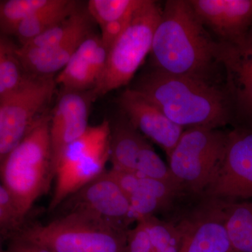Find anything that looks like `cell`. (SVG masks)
I'll return each instance as SVG.
<instances>
[{"mask_svg":"<svg viewBox=\"0 0 252 252\" xmlns=\"http://www.w3.org/2000/svg\"><path fill=\"white\" fill-rule=\"evenodd\" d=\"M142 0H91L88 3L89 14L101 28L130 17Z\"/></svg>","mask_w":252,"mask_h":252,"instance_id":"25","label":"cell"},{"mask_svg":"<svg viewBox=\"0 0 252 252\" xmlns=\"http://www.w3.org/2000/svg\"><path fill=\"white\" fill-rule=\"evenodd\" d=\"M111 132L112 126L104 120L89 126L84 135L64 149L56 166L50 212L105 172L106 164L110 160Z\"/></svg>","mask_w":252,"mask_h":252,"instance_id":"6","label":"cell"},{"mask_svg":"<svg viewBox=\"0 0 252 252\" xmlns=\"http://www.w3.org/2000/svg\"><path fill=\"white\" fill-rule=\"evenodd\" d=\"M94 99L93 91L63 90L58 99L50 121L54 177L58 162L64 149L89 128L91 104Z\"/></svg>","mask_w":252,"mask_h":252,"instance_id":"12","label":"cell"},{"mask_svg":"<svg viewBox=\"0 0 252 252\" xmlns=\"http://www.w3.org/2000/svg\"><path fill=\"white\" fill-rule=\"evenodd\" d=\"M228 132L208 127L184 130L168 157L169 168L180 187L205 191L224 155Z\"/></svg>","mask_w":252,"mask_h":252,"instance_id":"7","label":"cell"},{"mask_svg":"<svg viewBox=\"0 0 252 252\" xmlns=\"http://www.w3.org/2000/svg\"><path fill=\"white\" fill-rule=\"evenodd\" d=\"M150 237L154 252H179L182 235L177 225L154 216L142 220Z\"/></svg>","mask_w":252,"mask_h":252,"instance_id":"26","label":"cell"},{"mask_svg":"<svg viewBox=\"0 0 252 252\" xmlns=\"http://www.w3.org/2000/svg\"><path fill=\"white\" fill-rule=\"evenodd\" d=\"M91 18L89 11L78 9L69 17L36 36L24 46L26 47L45 48L57 45L71 39L81 32L91 30Z\"/></svg>","mask_w":252,"mask_h":252,"instance_id":"23","label":"cell"},{"mask_svg":"<svg viewBox=\"0 0 252 252\" xmlns=\"http://www.w3.org/2000/svg\"><path fill=\"white\" fill-rule=\"evenodd\" d=\"M118 104L131 125L161 147L167 157H170L185 128L130 88L121 94Z\"/></svg>","mask_w":252,"mask_h":252,"instance_id":"13","label":"cell"},{"mask_svg":"<svg viewBox=\"0 0 252 252\" xmlns=\"http://www.w3.org/2000/svg\"><path fill=\"white\" fill-rule=\"evenodd\" d=\"M6 250L10 252H51L35 244L20 240H10Z\"/></svg>","mask_w":252,"mask_h":252,"instance_id":"30","label":"cell"},{"mask_svg":"<svg viewBox=\"0 0 252 252\" xmlns=\"http://www.w3.org/2000/svg\"><path fill=\"white\" fill-rule=\"evenodd\" d=\"M223 206L225 228L233 251L252 252V202Z\"/></svg>","mask_w":252,"mask_h":252,"instance_id":"21","label":"cell"},{"mask_svg":"<svg viewBox=\"0 0 252 252\" xmlns=\"http://www.w3.org/2000/svg\"><path fill=\"white\" fill-rule=\"evenodd\" d=\"M61 205L63 215L75 214L119 231L127 232L128 225L135 221L128 199L108 172L68 197Z\"/></svg>","mask_w":252,"mask_h":252,"instance_id":"9","label":"cell"},{"mask_svg":"<svg viewBox=\"0 0 252 252\" xmlns=\"http://www.w3.org/2000/svg\"><path fill=\"white\" fill-rule=\"evenodd\" d=\"M205 193L215 200L252 198V130L228 132L224 155Z\"/></svg>","mask_w":252,"mask_h":252,"instance_id":"11","label":"cell"},{"mask_svg":"<svg viewBox=\"0 0 252 252\" xmlns=\"http://www.w3.org/2000/svg\"><path fill=\"white\" fill-rule=\"evenodd\" d=\"M1 252H10L8 251L7 250H6V249H5V250H1Z\"/></svg>","mask_w":252,"mask_h":252,"instance_id":"31","label":"cell"},{"mask_svg":"<svg viewBox=\"0 0 252 252\" xmlns=\"http://www.w3.org/2000/svg\"><path fill=\"white\" fill-rule=\"evenodd\" d=\"M135 174L180 186L172 176L169 166L165 165L147 141L141 149Z\"/></svg>","mask_w":252,"mask_h":252,"instance_id":"28","label":"cell"},{"mask_svg":"<svg viewBox=\"0 0 252 252\" xmlns=\"http://www.w3.org/2000/svg\"><path fill=\"white\" fill-rule=\"evenodd\" d=\"M146 141L127 119L116 124L111 132L112 168L135 173L140 151Z\"/></svg>","mask_w":252,"mask_h":252,"instance_id":"19","label":"cell"},{"mask_svg":"<svg viewBox=\"0 0 252 252\" xmlns=\"http://www.w3.org/2000/svg\"><path fill=\"white\" fill-rule=\"evenodd\" d=\"M189 0H168L154 34L153 67L175 74L212 81L217 67V41L205 30Z\"/></svg>","mask_w":252,"mask_h":252,"instance_id":"1","label":"cell"},{"mask_svg":"<svg viewBox=\"0 0 252 252\" xmlns=\"http://www.w3.org/2000/svg\"><path fill=\"white\" fill-rule=\"evenodd\" d=\"M162 8L152 0H142L130 21L108 51L103 75L94 97L127 85L147 55L151 54L154 36L161 18Z\"/></svg>","mask_w":252,"mask_h":252,"instance_id":"5","label":"cell"},{"mask_svg":"<svg viewBox=\"0 0 252 252\" xmlns=\"http://www.w3.org/2000/svg\"><path fill=\"white\" fill-rule=\"evenodd\" d=\"M126 252H154L150 237L142 220L127 231Z\"/></svg>","mask_w":252,"mask_h":252,"instance_id":"29","label":"cell"},{"mask_svg":"<svg viewBox=\"0 0 252 252\" xmlns=\"http://www.w3.org/2000/svg\"><path fill=\"white\" fill-rule=\"evenodd\" d=\"M18 46L6 36L0 39V97L17 90L32 77L17 54Z\"/></svg>","mask_w":252,"mask_h":252,"instance_id":"22","label":"cell"},{"mask_svg":"<svg viewBox=\"0 0 252 252\" xmlns=\"http://www.w3.org/2000/svg\"><path fill=\"white\" fill-rule=\"evenodd\" d=\"M217 60L224 71L233 117L240 127L252 130V26L236 40H217Z\"/></svg>","mask_w":252,"mask_h":252,"instance_id":"10","label":"cell"},{"mask_svg":"<svg viewBox=\"0 0 252 252\" xmlns=\"http://www.w3.org/2000/svg\"><path fill=\"white\" fill-rule=\"evenodd\" d=\"M50 121L51 114H47L0 161L1 185L9 190L25 216L47 191L54 177Z\"/></svg>","mask_w":252,"mask_h":252,"instance_id":"3","label":"cell"},{"mask_svg":"<svg viewBox=\"0 0 252 252\" xmlns=\"http://www.w3.org/2000/svg\"><path fill=\"white\" fill-rule=\"evenodd\" d=\"M79 9L72 0H51L47 6L19 25L14 35L21 46L65 19Z\"/></svg>","mask_w":252,"mask_h":252,"instance_id":"20","label":"cell"},{"mask_svg":"<svg viewBox=\"0 0 252 252\" xmlns=\"http://www.w3.org/2000/svg\"><path fill=\"white\" fill-rule=\"evenodd\" d=\"M109 175L117 182L130 203L135 221L154 216L166 206L181 187L175 184L142 177L133 173L110 169Z\"/></svg>","mask_w":252,"mask_h":252,"instance_id":"15","label":"cell"},{"mask_svg":"<svg viewBox=\"0 0 252 252\" xmlns=\"http://www.w3.org/2000/svg\"><path fill=\"white\" fill-rule=\"evenodd\" d=\"M56 85L54 76H32L17 90L0 97V161L48 114Z\"/></svg>","mask_w":252,"mask_h":252,"instance_id":"8","label":"cell"},{"mask_svg":"<svg viewBox=\"0 0 252 252\" xmlns=\"http://www.w3.org/2000/svg\"><path fill=\"white\" fill-rule=\"evenodd\" d=\"M126 237L127 232L65 214L47 224L25 225L9 240L35 244L51 252H126Z\"/></svg>","mask_w":252,"mask_h":252,"instance_id":"4","label":"cell"},{"mask_svg":"<svg viewBox=\"0 0 252 252\" xmlns=\"http://www.w3.org/2000/svg\"><path fill=\"white\" fill-rule=\"evenodd\" d=\"M130 89L184 128H218L234 119L225 89L207 81L153 67L140 76Z\"/></svg>","mask_w":252,"mask_h":252,"instance_id":"2","label":"cell"},{"mask_svg":"<svg viewBox=\"0 0 252 252\" xmlns=\"http://www.w3.org/2000/svg\"><path fill=\"white\" fill-rule=\"evenodd\" d=\"M199 19L218 37L235 41L252 26V0H189Z\"/></svg>","mask_w":252,"mask_h":252,"instance_id":"17","label":"cell"},{"mask_svg":"<svg viewBox=\"0 0 252 252\" xmlns=\"http://www.w3.org/2000/svg\"><path fill=\"white\" fill-rule=\"evenodd\" d=\"M182 235L179 252H233L222 203L210 204L177 225Z\"/></svg>","mask_w":252,"mask_h":252,"instance_id":"14","label":"cell"},{"mask_svg":"<svg viewBox=\"0 0 252 252\" xmlns=\"http://www.w3.org/2000/svg\"><path fill=\"white\" fill-rule=\"evenodd\" d=\"M22 213L11 194L4 185L0 186V233L1 238L11 240L26 225Z\"/></svg>","mask_w":252,"mask_h":252,"instance_id":"27","label":"cell"},{"mask_svg":"<svg viewBox=\"0 0 252 252\" xmlns=\"http://www.w3.org/2000/svg\"><path fill=\"white\" fill-rule=\"evenodd\" d=\"M107 56L108 51L101 36L91 33L55 78L56 84L64 91L94 90L103 75Z\"/></svg>","mask_w":252,"mask_h":252,"instance_id":"16","label":"cell"},{"mask_svg":"<svg viewBox=\"0 0 252 252\" xmlns=\"http://www.w3.org/2000/svg\"><path fill=\"white\" fill-rule=\"evenodd\" d=\"M91 33V30L81 32L71 39L45 48L18 46L17 54L25 69L31 75L50 77L61 72L67 65L79 46Z\"/></svg>","mask_w":252,"mask_h":252,"instance_id":"18","label":"cell"},{"mask_svg":"<svg viewBox=\"0 0 252 252\" xmlns=\"http://www.w3.org/2000/svg\"></svg>","mask_w":252,"mask_h":252,"instance_id":"32","label":"cell"},{"mask_svg":"<svg viewBox=\"0 0 252 252\" xmlns=\"http://www.w3.org/2000/svg\"><path fill=\"white\" fill-rule=\"evenodd\" d=\"M51 0H7L0 4V28L4 35L14 34L19 25L45 7Z\"/></svg>","mask_w":252,"mask_h":252,"instance_id":"24","label":"cell"}]
</instances>
